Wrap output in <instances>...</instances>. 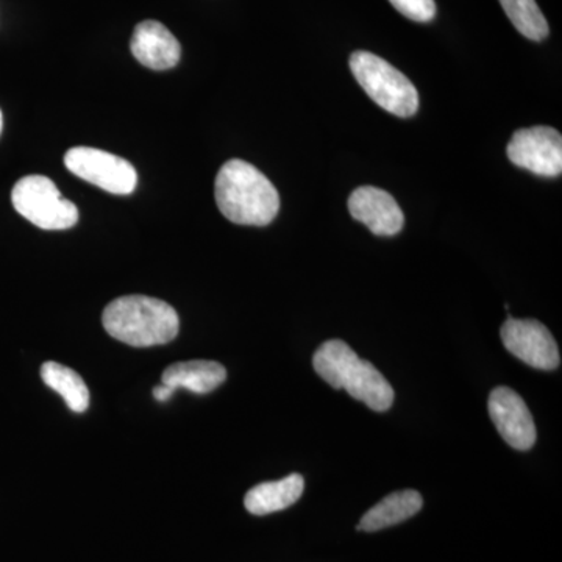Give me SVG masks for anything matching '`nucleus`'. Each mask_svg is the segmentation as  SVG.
Returning a JSON list of instances; mask_svg holds the SVG:
<instances>
[{"label": "nucleus", "instance_id": "dca6fc26", "mask_svg": "<svg viewBox=\"0 0 562 562\" xmlns=\"http://www.w3.org/2000/svg\"><path fill=\"white\" fill-rule=\"evenodd\" d=\"M506 16L525 38L543 41L549 36V24L536 0H498Z\"/></svg>", "mask_w": 562, "mask_h": 562}, {"label": "nucleus", "instance_id": "1a4fd4ad", "mask_svg": "<svg viewBox=\"0 0 562 562\" xmlns=\"http://www.w3.org/2000/svg\"><path fill=\"white\" fill-rule=\"evenodd\" d=\"M487 408L503 441L520 452H527L535 446L538 438L535 420L527 403L516 391L506 386L495 387L491 392Z\"/></svg>", "mask_w": 562, "mask_h": 562}, {"label": "nucleus", "instance_id": "9b49d317", "mask_svg": "<svg viewBox=\"0 0 562 562\" xmlns=\"http://www.w3.org/2000/svg\"><path fill=\"white\" fill-rule=\"evenodd\" d=\"M131 49L140 65L154 70L172 69L181 57L179 41L158 21H144L136 25Z\"/></svg>", "mask_w": 562, "mask_h": 562}, {"label": "nucleus", "instance_id": "6ab92c4d", "mask_svg": "<svg viewBox=\"0 0 562 562\" xmlns=\"http://www.w3.org/2000/svg\"><path fill=\"white\" fill-rule=\"evenodd\" d=\"M2 128H3V116H2V111H0V133H2Z\"/></svg>", "mask_w": 562, "mask_h": 562}, {"label": "nucleus", "instance_id": "f8f14e48", "mask_svg": "<svg viewBox=\"0 0 562 562\" xmlns=\"http://www.w3.org/2000/svg\"><path fill=\"white\" fill-rule=\"evenodd\" d=\"M227 380V371L216 361H180L169 366L161 383L173 391L187 390L194 394H209Z\"/></svg>", "mask_w": 562, "mask_h": 562}, {"label": "nucleus", "instance_id": "0eeeda50", "mask_svg": "<svg viewBox=\"0 0 562 562\" xmlns=\"http://www.w3.org/2000/svg\"><path fill=\"white\" fill-rule=\"evenodd\" d=\"M509 160L539 177H560L562 172V136L557 128H522L514 133L508 147Z\"/></svg>", "mask_w": 562, "mask_h": 562}, {"label": "nucleus", "instance_id": "9d476101", "mask_svg": "<svg viewBox=\"0 0 562 562\" xmlns=\"http://www.w3.org/2000/svg\"><path fill=\"white\" fill-rule=\"evenodd\" d=\"M351 217L364 224L376 236L401 233L405 216L390 192L375 187H361L349 198Z\"/></svg>", "mask_w": 562, "mask_h": 562}, {"label": "nucleus", "instance_id": "f257e3e1", "mask_svg": "<svg viewBox=\"0 0 562 562\" xmlns=\"http://www.w3.org/2000/svg\"><path fill=\"white\" fill-rule=\"evenodd\" d=\"M214 195L221 213L233 224L265 227L279 214V191L265 173L244 160H231L222 166Z\"/></svg>", "mask_w": 562, "mask_h": 562}, {"label": "nucleus", "instance_id": "f3484780", "mask_svg": "<svg viewBox=\"0 0 562 562\" xmlns=\"http://www.w3.org/2000/svg\"><path fill=\"white\" fill-rule=\"evenodd\" d=\"M403 16L416 22H430L436 16L435 0H390Z\"/></svg>", "mask_w": 562, "mask_h": 562}, {"label": "nucleus", "instance_id": "2eb2a0df", "mask_svg": "<svg viewBox=\"0 0 562 562\" xmlns=\"http://www.w3.org/2000/svg\"><path fill=\"white\" fill-rule=\"evenodd\" d=\"M41 379L52 391L61 395L70 412H87L90 406V391L79 373L60 362L47 361L41 368Z\"/></svg>", "mask_w": 562, "mask_h": 562}, {"label": "nucleus", "instance_id": "20e7f679", "mask_svg": "<svg viewBox=\"0 0 562 562\" xmlns=\"http://www.w3.org/2000/svg\"><path fill=\"white\" fill-rule=\"evenodd\" d=\"M350 69L366 94L387 113L412 117L419 110V92L412 80L371 52H353Z\"/></svg>", "mask_w": 562, "mask_h": 562}, {"label": "nucleus", "instance_id": "f03ea898", "mask_svg": "<svg viewBox=\"0 0 562 562\" xmlns=\"http://www.w3.org/2000/svg\"><path fill=\"white\" fill-rule=\"evenodd\" d=\"M314 371L335 390H346L355 401L373 412H387L394 403V387L372 362L361 360L349 344L331 339L313 357Z\"/></svg>", "mask_w": 562, "mask_h": 562}, {"label": "nucleus", "instance_id": "a211bd4d", "mask_svg": "<svg viewBox=\"0 0 562 562\" xmlns=\"http://www.w3.org/2000/svg\"><path fill=\"white\" fill-rule=\"evenodd\" d=\"M173 392L176 391L161 383L154 387V397L157 398L158 402H168L169 398L172 397Z\"/></svg>", "mask_w": 562, "mask_h": 562}, {"label": "nucleus", "instance_id": "423d86ee", "mask_svg": "<svg viewBox=\"0 0 562 562\" xmlns=\"http://www.w3.org/2000/svg\"><path fill=\"white\" fill-rule=\"evenodd\" d=\"M65 166L74 176L110 194H132L138 183V173L131 162L94 147H72L65 155Z\"/></svg>", "mask_w": 562, "mask_h": 562}, {"label": "nucleus", "instance_id": "4468645a", "mask_svg": "<svg viewBox=\"0 0 562 562\" xmlns=\"http://www.w3.org/2000/svg\"><path fill=\"white\" fill-rule=\"evenodd\" d=\"M422 505H424V501L417 491L394 492L362 516L358 530L380 531L392 527V525L405 522L406 519L420 512Z\"/></svg>", "mask_w": 562, "mask_h": 562}, {"label": "nucleus", "instance_id": "39448f33", "mask_svg": "<svg viewBox=\"0 0 562 562\" xmlns=\"http://www.w3.org/2000/svg\"><path fill=\"white\" fill-rule=\"evenodd\" d=\"M14 210L43 231H66L79 222V209L63 198L57 184L44 176L24 177L11 192Z\"/></svg>", "mask_w": 562, "mask_h": 562}, {"label": "nucleus", "instance_id": "6e6552de", "mask_svg": "<svg viewBox=\"0 0 562 562\" xmlns=\"http://www.w3.org/2000/svg\"><path fill=\"white\" fill-rule=\"evenodd\" d=\"M501 335L505 349L525 364L541 371H554L560 368L558 344L552 333L541 322L509 317L502 325Z\"/></svg>", "mask_w": 562, "mask_h": 562}, {"label": "nucleus", "instance_id": "7ed1b4c3", "mask_svg": "<svg viewBox=\"0 0 562 562\" xmlns=\"http://www.w3.org/2000/svg\"><path fill=\"white\" fill-rule=\"evenodd\" d=\"M102 324L111 338L139 349L165 346L180 331L176 310L147 295H125L111 302L103 310Z\"/></svg>", "mask_w": 562, "mask_h": 562}, {"label": "nucleus", "instance_id": "ddd939ff", "mask_svg": "<svg viewBox=\"0 0 562 562\" xmlns=\"http://www.w3.org/2000/svg\"><path fill=\"white\" fill-rule=\"evenodd\" d=\"M305 490V480L299 473H291L279 482L257 484L251 487L244 498L247 512L254 516L283 512L297 503Z\"/></svg>", "mask_w": 562, "mask_h": 562}]
</instances>
